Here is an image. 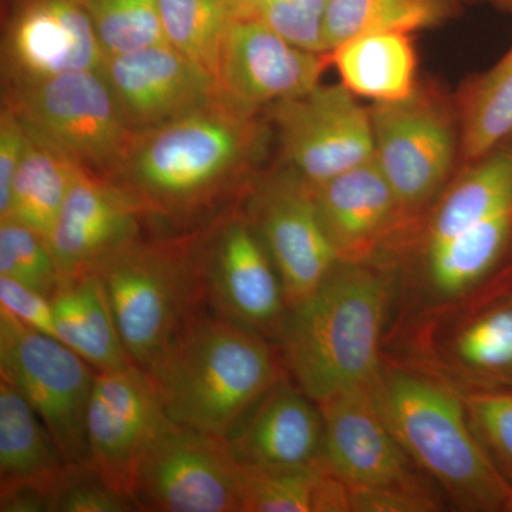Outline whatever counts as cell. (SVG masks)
<instances>
[{
	"mask_svg": "<svg viewBox=\"0 0 512 512\" xmlns=\"http://www.w3.org/2000/svg\"><path fill=\"white\" fill-rule=\"evenodd\" d=\"M394 278L376 264L339 262L301 305L289 309L278 339L296 386L315 403L375 386Z\"/></svg>",
	"mask_w": 512,
	"mask_h": 512,
	"instance_id": "1",
	"label": "cell"
},
{
	"mask_svg": "<svg viewBox=\"0 0 512 512\" xmlns=\"http://www.w3.org/2000/svg\"><path fill=\"white\" fill-rule=\"evenodd\" d=\"M147 372L173 423L224 439L282 375L266 336L207 311Z\"/></svg>",
	"mask_w": 512,
	"mask_h": 512,
	"instance_id": "2",
	"label": "cell"
},
{
	"mask_svg": "<svg viewBox=\"0 0 512 512\" xmlns=\"http://www.w3.org/2000/svg\"><path fill=\"white\" fill-rule=\"evenodd\" d=\"M377 406L407 457L467 511H503L511 485L468 420L460 393L426 373L383 362Z\"/></svg>",
	"mask_w": 512,
	"mask_h": 512,
	"instance_id": "3",
	"label": "cell"
},
{
	"mask_svg": "<svg viewBox=\"0 0 512 512\" xmlns=\"http://www.w3.org/2000/svg\"><path fill=\"white\" fill-rule=\"evenodd\" d=\"M248 111L222 99L151 128L128 153V190L148 211L188 214L218 191L249 146Z\"/></svg>",
	"mask_w": 512,
	"mask_h": 512,
	"instance_id": "4",
	"label": "cell"
},
{
	"mask_svg": "<svg viewBox=\"0 0 512 512\" xmlns=\"http://www.w3.org/2000/svg\"><path fill=\"white\" fill-rule=\"evenodd\" d=\"M400 365L457 392L512 390V281L485 282L460 298L426 306L399 336Z\"/></svg>",
	"mask_w": 512,
	"mask_h": 512,
	"instance_id": "5",
	"label": "cell"
},
{
	"mask_svg": "<svg viewBox=\"0 0 512 512\" xmlns=\"http://www.w3.org/2000/svg\"><path fill=\"white\" fill-rule=\"evenodd\" d=\"M96 272L128 355L144 370L208 309L202 262L180 251L134 241Z\"/></svg>",
	"mask_w": 512,
	"mask_h": 512,
	"instance_id": "6",
	"label": "cell"
},
{
	"mask_svg": "<svg viewBox=\"0 0 512 512\" xmlns=\"http://www.w3.org/2000/svg\"><path fill=\"white\" fill-rule=\"evenodd\" d=\"M96 373L59 339L0 309V376L28 400L70 466L90 463L87 410Z\"/></svg>",
	"mask_w": 512,
	"mask_h": 512,
	"instance_id": "7",
	"label": "cell"
},
{
	"mask_svg": "<svg viewBox=\"0 0 512 512\" xmlns=\"http://www.w3.org/2000/svg\"><path fill=\"white\" fill-rule=\"evenodd\" d=\"M20 104V116L84 168L126 163L131 128L101 69L23 84Z\"/></svg>",
	"mask_w": 512,
	"mask_h": 512,
	"instance_id": "8",
	"label": "cell"
},
{
	"mask_svg": "<svg viewBox=\"0 0 512 512\" xmlns=\"http://www.w3.org/2000/svg\"><path fill=\"white\" fill-rule=\"evenodd\" d=\"M375 161L412 221L446 183L457 150L453 117L419 89L407 99L370 107Z\"/></svg>",
	"mask_w": 512,
	"mask_h": 512,
	"instance_id": "9",
	"label": "cell"
},
{
	"mask_svg": "<svg viewBox=\"0 0 512 512\" xmlns=\"http://www.w3.org/2000/svg\"><path fill=\"white\" fill-rule=\"evenodd\" d=\"M241 464L227 439L171 423L141 463L138 510L242 512Z\"/></svg>",
	"mask_w": 512,
	"mask_h": 512,
	"instance_id": "10",
	"label": "cell"
},
{
	"mask_svg": "<svg viewBox=\"0 0 512 512\" xmlns=\"http://www.w3.org/2000/svg\"><path fill=\"white\" fill-rule=\"evenodd\" d=\"M171 423L143 367L97 372L87 410L90 464L107 484L136 501L141 463Z\"/></svg>",
	"mask_w": 512,
	"mask_h": 512,
	"instance_id": "11",
	"label": "cell"
},
{
	"mask_svg": "<svg viewBox=\"0 0 512 512\" xmlns=\"http://www.w3.org/2000/svg\"><path fill=\"white\" fill-rule=\"evenodd\" d=\"M275 120L293 171L312 187L375 157L370 111L343 84L275 104Z\"/></svg>",
	"mask_w": 512,
	"mask_h": 512,
	"instance_id": "12",
	"label": "cell"
},
{
	"mask_svg": "<svg viewBox=\"0 0 512 512\" xmlns=\"http://www.w3.org/2000/svg\"><path fill=\"white\" fill-rule=\"evenodd\" d=\"M251 211L288 309L296 308L339 264L320 224L313 187L295 171L278 175L258 192Z\"/></svg>",
	"mask_w": 512,
	"mask_h": 512,
	"instance_id": "13",
	"label": "cell"
},
{
	"mask_svg": "<svg viewBox=\"0 0 512 512\" xmlns=\"http://www.w3.org/2000/svg\"><path fill=\"white\" fill-rule=\"evenodd\" d=\"M323 231L343 264H375L402 244L414 221L372 160L313 187Z\"/></svg>",
	"mask_w": 512,
	"mask_h": 512,
	"instance_id": "14",
	"label": "cell"
},
{
	"mask_svg": "<svg viewBox=\"0 0 512 512\" xmlns=\"http://www.w3.org/2000/svg\"><path fill=\"white\" fill-rule=\"evenodd\" d=\"M207 308L221 318L278 338L288 316L284 286L248 221L225 225L202 261Z\"/></svg>",
	"mask_w": 512,
	"mask_h": 512,
	"instance_id": "15",
	"label": "cell"
},
{
	"mask_svg": "<svg viewBox=\"0 0 512 512\" xmlns=\"http://www.w3.org/2000/svg\"><path fill=\"white\" fill-rule=\"evenodd\" d=\"M322 55L309 52L254 18H235L222 53V97L251 111L311 92L322 76Z\"/></svg>",
	"mask_w": 512,
	"mask_h": 512,
	"instance_id": "16",
	"label": "cell"
},
{
	"mask_svg": "<svg viewBox=\"0 0 512 512\" xmlns=\"http://www.w3.org/2000/svg\"><path fill=\"white\" fill-rule=\"evenodd\" d=\"M101 72L130 128H156L224 99L217 80L170 43L106 56Z\"/></svg>",
	"mask_w": 512,
	"mask_h": 512,
	"instance_id": "17",
	"label": "cell"
},
{
	"mask_svg": "<svg viewBox=\"0 0 512 512\" xmlns=\"http://www.w3.org/2000/svg\"><path fill=\"white\" fill-rule=\"evenodd\" d=\"M320 464L348 487H382L417 480L377 406L375 386H360L320 403Z\"/></svg>",
	"mask_w": 512,
	"mask_h": 512,
	"instance_id": "18",
	"label": "cell"
},
{
	"mask_svg": "<svg viewBox=\"0 0 512 512\" xmlns=\"http://www.w3.org/2000/svg\"><path fill=\"white\" fill-rule=\"evenodd\" d=\"M146 211V204L133 191L104 183L84 171L47 238L60 282L96 272L109 256L137 241Z\"/></svg>",
	"mask_w": 512,
	"mask_h": 512,
	"instance_id": "19",
	"label": "cell"
},
{
	"mask_svg": "<svg viewBox=\"0 0 512 512\" xmlns=\"http://www.w3.org/2000/svg\"><path fill=\"white\" fill-rule=\"evenodd\" d=\"M8 53L23 84L100 70L106 60L92 19L80 0L29 2L10 30Z\"/></svg>",
	"mask_w": 512,
	"mask_h": 512,
	"instance_id": "20",
	"label": "cell"
},
{
	"mask_svg": "<svg viewBox=\"0 0 512 512\" xmlns=\"http://www.w3.org/2000/svg\"><path fill=\"white\" fill-rule=\"evenodd\" d=\"M323 431L319 404L281 379L225 439L241 466H308L319 463Z\"/></svg>",
	"mask_w": 512,
	"mask_h": 512,
	"instance_id": "21",
	"label": "cell"
},
{
	"mask_svg": "<svg viewBox=\"0 0 512 512\" xmlns=\"http://www.w3.org/2000/svg\"><path fill=\"white\" fill-rule=\"evenodd\" d=\"M67 461L28 400L0 382V497L33 490L52 500ZM50 511V505H49Z\"/></svg>",
	"mask_w": 512,
	"mask_h": 512,
	"instance_id": "22",
	"label": "cell"
},
{
	"mask_svg": "<svg viewBox=\"0 0 512 512\" xmlns=\"http://www.w3.org/2000/svg\"><path fill=\"white\" fill-rule=\"evenodd\" d=\"M512 244V201L437 247L423 251L426 306L480 288L494 274Z\"/></svg>",
	"mask_w": 512,
	"mask_h": 512,
	"instance_id": "23",
	"label": "cell"
},
{
	"mask_svg": "<svg viewBox=\"0 0 512 512\" xmlns=\"http://www.w3.org/2000/svg\"><path fill=\"white\" fill-rule=\"evenodd\" d=\"M56 338L97 372L136 365L128 355L97 272L66 279L50 298Z\"/></svg>",
	"mask_w": 512,
	"mask_h": 512,
	"instance_id": "24",
	"label": "cell"
},
{
	"mask_svg": "<svg viewBox=\"0 0 512 512\" xmlns=\"http://www.w3.org/2000/svg\"><path fill=\"white\" fill-rule=\"evenodd\" d=\"M23 123L25 150L13 180L8 215L0 221H18L47 239L73 184L86 168L28 121L23 119Z\"/></svg>",
	"mask_w": 512,
	"mask_h": 512,
	"instance_id": "25",
	"label": "cell"
},
{
	"mask_svg": "<svg viewBox=\"0 0 512 512\" xmlns=\"http://www.w3.org/2000/svg\"><path fill=\"white\" fill-rule=\"evenodd\" d=\"M343 86L355 96L389 103L417 90V55L410 33L355 37L332 50Z\"/></svg>",
	"mask_w": 512,
	"mask_h": 512,
	"instance_id": "26",
	"label": "cell"
},
{
	"mask_svg": "<svg viewBox=\"0 0 512 512\" xmlns=\"http://www.w3.org/2000/svg\"><path fill=\"white\" fill-rule=\"evenodd\" d=\"M512 201V141L468 165L427 221L423 251L484 220Z\"/></svg>",
	"mask_w": 512,
	"mask_h": 512,
	"instance_id": "27",
	"label": "cell"
},
{
	"mask_svg": "<svg viewBox=\"0 0 512 512\" xmlns=\"http://www.w3.org/2000/svg\"><path fill=\"white\" fill-rule=\"evenodd\" d=\"M242 470V512H352L348 485L320 461Z\"/></svg>",
	"mask_w": 512,
	"mask_h": 512,
	"instance_id": "28",
	"label": "cell"
},
{
	"mask_svg": "<svg viewBox=\"0 0 512 512\" xmlns=\"http://www.w3.org/2000/svg\"><path fill=\"white\" fill-rule=\"evenodd\" d=\"M448 10V0H328L323 19L326 52L372 33L431 28Z\"/></svg>",
	"mask_w": 512,
	"mask_h": 512,
	"instance_id": "29",
	"label": "cell"
},
{
	"mask_svg": "<svg viewBox=\"0 0 512 512\" xmlns=\"http://www.w3.org/2000/svg\"><path fill=\"white\" fill-rule=\"evenodd\" d=\"M460 140L467 163L512 141V46L468 89Z\"/></svg>",
	"mask_w": 512,
	"mask_h": 512,
	"instance_id": "30",
	"label": "cell"
},
{
	"mask_svg": "<svg viewBox=\"0 0 512 512\" xmlns=\"http://www.w3.org/2000/svg\"><path fill=\"white\" fill-rule=\"evenodd\" d=\"M168 43L218 82L234 10L224 0H157Z\"/></svg>",
	"mask_w": 512,
	"mask_h": 512,
	"instance_id": "31",
	"label": "cell"
},
{
	"mask_svg": "<svg viewBox=\"0 0 512 512\" xmlns=\"http://www.w3.org/2000/svg\"><path fill=\"white\" fill-rule=\"evenodd\" d=\"M106 56L168 43L157 0H80Z\"/></svg>",
	"mask_w": 512,
	"mask_h": 512,
	"instance_id": "32",
	"label": "cell"
},
{
	"mask_svg": "<svg viewBox=\"0 0 512 512\" xmlns=\"http://www.w3.org/2000/svg\"><path fill=\"white\" fill-rule=\"evenodd\" d=\"M0 276L52 298L60 275L47 239L15 220L0 221Z\"/></svg>",
	"mask_w": 512,
	"mask_h": 512,
	"instance_id": "33",
	"label": "cell"
},
{
	"mask_svg": "<svg viewBox=\"0 0 512 512\" xmlns=\"http://www.w3.org/2000/svg\"><path fill=\"white\" fill-rule=\"evenodd\" d=\"M328 0H248L237 18H254L309 52L326 53L323 19Z\"/></svg>",
	"mask_w": 512,
	"mask_h": 512,
	"instance_id": "34",
	"label": "cell"
},
{
	"mask_svg": "<svg viewBox=\"0 0 512 512\" xmlns=\"http://www.w3.org/2000/svg\"><path fill=\"white\" fill-rule=\"evenodd\" d=\"M460 396L478 440L512 485V390L464 392Z\"/></svg>",
	"mask_w": 512,
	"mask_h": 512,
	"instance_id": "35",
	"label": "cell"
},
{
	"mask_svg": "<svg viewBox=\"0 0 512 512\" xmlns=\"http://www.w3.org/2000/svg\"><path fill=\"white\" fill-rule=\"evenodd\" d=\"M133 498L107 484L92 464L69 466L50 500L53 512L137 511Z\"/></svg>",
	"mask_w": 512,
	"mask_h": 512,
	"instance_id": "36",
	"label": "cell"
},
{
	"mask_svg": "<svg viewBox=\"0 0 512 512\" xmlns=\"http://www.w3.org/2000/svg\"><path fill=\"white\" fill-rule=\"evenodd\" d=\"M352 512H431L439 504L426 485L410 483L382 487H348Z\"/></svg>",
	"mask_w": 512,
	"mask_h": 512,
	"instance_id": "37",
	"label": "cell"
},
{
	"mask_svg": "<svg viewBox=\"0 0 512 512\" xmlns=\"http://www.w3.org/2000/svg\"><path fill=\"white\" fill-rule=\"evenodd\" d=\"M0 309L23 325L56 338L52 301L35 289L0 276Z\"/></svg>",
	"mask_w": 512,
	"mask_h": 512,
	"instance_id": "38",
	"label": "cell"
},
{
	"mask_svg": "<svg viewBox=\"0 0 512 512\" xmlns=\"http://www.w3.org/2000/svg\"><path fill=\"white\" fill-rule=\"evenodd\" d=\"M26 143V128L18 111L3 109L0 117V220L8 215L12 184Z\"/></svg>",
	"mask_w": 512,
	"mask_h": 512,
	"instance_id": "39",
	"label": "cell"
},
{
	"mask_svg": "<svg viewBox=\"0 0 512 512\" xmlns=\"http://www.w3.org/2000/svg\"><path fill=\"white\" fill-rule=\"evenodd\" d=\"M224 2L231 6V9L234 10L235 18H237L238 13L241 12V9L244 8L248 0H224Z\"/></svg>",
	"mask_w": 512,
	"mask_h": 512,
	"instance_id": "40",
	"label": "cell"
},
{
	"mask_svg": "<svg viewBox=\"0 0 512 512\" xmlns=\"http://www.w3.org/2000/svg\"><path fill=\"white\" fill-rule=\"evenodd\" d=\"M503 511L512 512V485L510 487V491H508L507 498H505V503L503 505Z\"/></svg>",
	"mask_w": 512,
	"mask_h": 512,
	"instance_id": "41",
	"label": "cell"
},
{
	"mask_svg": "<svg viewBox=\"0 0 512 512\" xmlns=\"http://www.w3.org/2000/svg\"><path fill=\"white\" fill-rule=\"evenodd\" d=\"M504 274L508 276V278L512 281V266L510 269H507V271H504Z\"/></svg>",
	"mask_w": 512,
	"mask_h": 512,
	"instance_id": "42",
	"label": "cell"
},
{
	"mask_svg": "<svg viewBox=\"0 0 512 512\" xmlns=\"http://www.w3.org/2000/svg\"><path fill=\"white\" fill-rule=\"evenodd\" d=\"M508 2H512V0H508Z\"/></svg>",
	"mask_w": 512,
	"mask_h": 512,
	"instance_id": "43",
	"label": "cell"
}]
</instances>
